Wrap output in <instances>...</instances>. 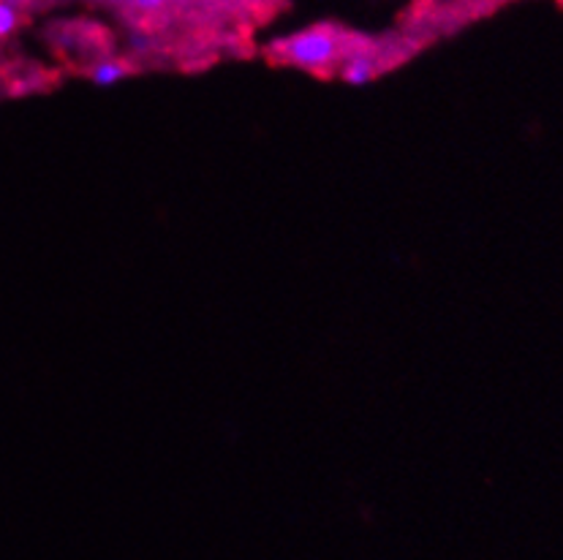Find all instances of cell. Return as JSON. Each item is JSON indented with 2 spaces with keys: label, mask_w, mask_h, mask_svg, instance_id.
Wrapping results in <instances>:
<instances>
[{
  "label": "cell",
  "mask_w": 563,
  "mask_h": 560,
  "mask_svg": "<svg viewBox=\"0 0 563 560\" xmlns=\"http://www.w3.org/2000/svg\"><path fill=\"white\" fill-rule=\"evenodd\" d=\"M367 42H357V36L343 27L321 22V25L308 27V31L295 33L273 47L278 60L291 63V66L308 68V71H327L332 66H343L352 55L365 49Z\"/></svg>",
  "instance_id": "cell-1"
},
{
  "label": "cell",
  "mask_w": 563,
  "mask_h": 560,
  "mask_svg": "<svg viewBox=\"0 0 563 560\" xmlns=\"http://www.w3.org/2000/svg\"><path fill=\"white\" fill-rule=\"evenodd\" d=\"M129 74H131V68L125 66L123 60H101V63H96L93 68H90L88 77H90V82L103 85V88H107V85L123 82Z\"/></svg>",
  "instance_id": "cell-2"
},
{
  "label": "cell",
  "mask_w": 563,
  "mask_h": 560,
  "mask_svg": "<svg viewBox=\"0 0 563 560\" xmlns=\"http://www.w3.org/2000/svg\"><path fill=\"white\" fill-rule=\"evenodd\" d=\"M20 27V11L11 3L0 0V38H9Z\"/></svg>",
  "instance_id": "cell-3"
}]
</instances>
